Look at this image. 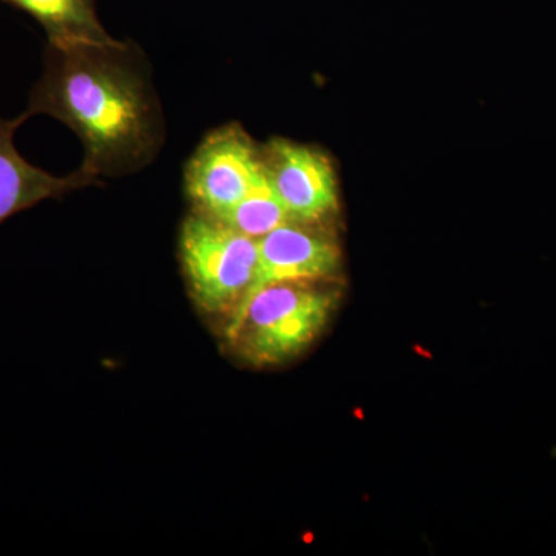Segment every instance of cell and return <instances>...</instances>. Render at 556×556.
Wrapping results in <instances>:
<instances>
[{
	"label": "cell",
	"instance_id": "obj_1",
	"mask_svg": "<svg viewBox=\"0 0 556 556\" xmlns=\"http://www.w3.org/2000/svg\"><path fill=\"white\" fill-rule=\"evenodd\" d=\"M24 113L68 127L83 144L80 167L100 179L144 170L166 144V116L152 65L134 40L47 43L42 73Z\"/></svg>",
	"mask_w": 556,
	"mask_h": 556
},
{
	"label": "cell",
	"instance_id": "obj_2",
	"mask_svg": "<svg viewBox=\"0 0 556 556\" xmlns=\"http://www.w3.org/2000/svg\"><path fill=\"white\" fill-rule=\"evenodd\" d=\"M339 295L331 281H277L244 300L225 327L241 361L273 367L298 357L327 327Z\"/></svg>",
	"mask_w": 556,
	"mask_h": 556
},
{
	"label": "cell",
	"instance_id": "obj_3",
	"mask_svg": "<svg viewBox=\"0 0 556 556\" xmlns=\"http://www.w3.org/2000/svg\"><path fill=\"white\" fill-rule=\"evenodd\" d=\"M178 258L197 308L206 316L225 317L226 324L257 280V240L199 212L190 211L182 219Z\"/></svg>",
	"mask_w": 556,
	"mask_h": 556
},
{
	"label": "cell",
	"instance_id": "obj_4",
	"mask_svg": "<svg viewBox=\"0 0 556 556\" xmlns=\"http://www.w3.org/2000/svg\"><path fill=\"white\" fill-rule=\"evenodd\" d=\"M262 146L239 123L204 135L185 166L182 188L190 211L223 219L266 181Z\"/></svg>",
	"mask_w": 556,
	"mask_h": 556
},
{
	"label": "cell",
	"instance_id": "obj_5",
	"mask_svg": "<svg viewBox=\"0 0 556 556\" xmlns=\"http://www.w3.org/2000/svg\"><path fill=\"white\" fill-rule=\"evenodd\" d=\"M262 153L266 178L289 218L329 223L338 215V175L327 153L288 138L269 139Z\"/></svg>",
	"mask_w": 556,
	"mask_h": 556
},
{
	"label": "cell",
	"instance_id": "obj_6",
	"mask_svg": "<svg viewBox=\"0 0 556 556\" xmlns=\"http://www.w3.org/2000/svg\"><path fill=\"white\" fill-rule=\"evenodd\" d=\"M257 247V280L249 294L277 281H334L342 269V251L328 223L291 219L258 239Z\"/></svg>",
	"mask_w": 556,
	"mask_h": 556
},
{
	"label": "cell",
	"instance_id": "obj_7",
	"mask_svg": "<svg viewBox=\"0 0 556 556\" xmlns=\"http://www.w3.org/2000/svg\"><path fill=\"white\" fill-rule=\"evenodd\" d=\"M25 113L16 118L0 115V225L49 200H61L76 190L100 188L102 179L79 169L58 177L25 160L16 148V134L27 123Z\"/></svg>",
	"mask_w": 556,
	"mask_h": 556
},
{
	"label": "cell",
	"instance_id": "obj_8",
	"mask_svg": "<svg viewBox=\"0 0 556 556\" xmlns=\"http://www.w3.org/2000/svg\"><path fill=\"white\" fill-rule=\"evenodd\" d=\"M33 17L43 31L47 43H102L113 40L98 13L100 0H0Z\"/></svg>",
	"mask_w": 556,
	"mask_h": 556
},
{
	"label": "cell",
	"instance_id": "obj_9",
	"mask_svg": "<svg viewBox=\"0 0 556 556\" xmlns=\"http://www.w3.org/2000/svg\"><path fill=\"white\" fill-rule=\"evenodd\" d=\"M251 239L258 240L270 230L291 222L287 208L278 200L268 179L237 204L225 218L218 219Z\"/></svg>",
	"mask_w": 556,
	"mask_h": 556
}]
</instances>
